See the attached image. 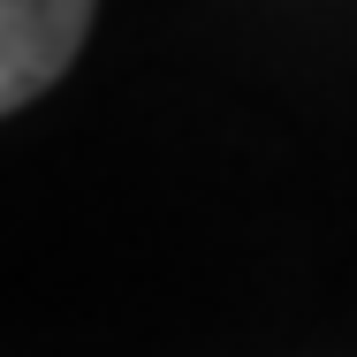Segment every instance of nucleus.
<instances>
[{
	"label": "nucleus",
	"mask_w": 357,
	"mask_h": 357,
	"mask_svg": "<svg viewBox=\"0 0 357 357\" xmlns=\"http://www.w3.org/2000/svg\"><path fill=\"white\" fill-rule=\"evenodd\" d=\"M99 0H0V107L23 114L46 84H61L91 31Z\"/></svg>",
	"instance_id": "nucleus-1"
}]
</instances>
